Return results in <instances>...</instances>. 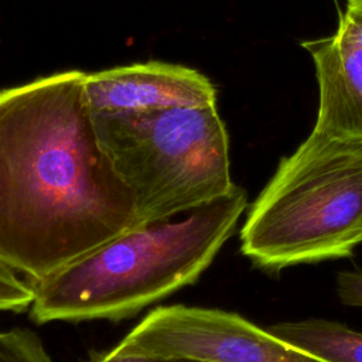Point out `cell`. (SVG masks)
<instances>
[{"mask_svg": "<svg viewBox=\"0 0 362 362\" xmlns=\"http://www.w3.org/2000/svg\"><path fill=\"white\" fill-rule=\"evenodd\" d=\"M115 349L195 362H325L236 313L182 304L154 308Z\"/></svg>", "mask_w": 362, "mask_h": 362, "instance_id": "5b68a950", "label": "cell"}, {"mask_svg": "<svg viewBox=\"0 0 362 362\" xmlns=\"http://www.w3.org/2000/svg\"><path fill=\"white\" fill-rule=\"evenodd\" d=\"M301 45L314 61L320 90L313 130L362 140V47L337 33Z\"/></svg>", "mask_w": 362, "mask_h": 362, "instance_id": "52a82bcc", "label": "cell"}, {"mask_svg": "<svg viewBox=\"0 0 362 362\" xmlns=\"http://www.w3.org/2000/svg\"><path fill=\"white\" fill-rule=\"evenodd\" d=\"M0 362H52L40 337L25 328L0 331Z\"/></svg>", "mask_w": 362, "mask_h": 362, "instance_id": "9c48e42d", "label": "cell"}, {"mask_svg": "<svg viewBox=\"0 0 362 362\" xmlns=\"http://www.w3.org/2000/svg\"><path fill=\"white\" fill-rule=\"evenodd\" d=\"M362 243V140L317 132L252 204L240 250L267 272L348 257Z\"/></svg>", "mask_w": 362, "mask_h": 362, "instance_id": "3957f363", "label": "cell"}, {"mask_svg": "<svg viewBox=\"0 0 362 362\" xmlns=\"http://www.w3.org/2000/svg\"><path fill=\"white\" fill-rule=\"evenodd\" d=\"M247 206L235 187L181 221L143 225L33 283L37 324L120 321L192 284L233 233Z\"/></svg>", "mask_w": 362, "mask_h": 362, "instance_id": "7a4b0ae2", "label": "cell"}, {"mask_svg": "<svg viewBox=\"0 0 362 362\" xmlns=\"http://www.w3.org/2000/svg\"><path fill=\"white\" fill-rule=\"evenodd\" d=\"M92 115L102 150L133 194L140 226L192 212L236 187L216 105Z\"/></svg>", "mask_w": 362, "mask_h": 362, "instance_id": "277c9868", "label": "cell"}, {"mask_svg": "<svg viewBox=\"0 0 362 362\" xmlns=\"http://www.w3.org/2000/svg\"><path fill=\"white\" fill-rule=\"evenodd\" d=\"M267 331L325 362H362V332L339 322L310 318L274 324Z\"/></svg>", "mask_w": 362, "mask_h": 362, "instance_id": "ba28073f", "label": "cell"}, {"mask_svg": "<svg viewBox=\"0 0 362 362\" xmlns=\"http://www.w3.org/2000/svg\"><path fill=\"white\" fill-rule=\"evenodd\" d=\"M335 33L362 47V0H346L345 13Z\"/></svg>", "mask_w": 362, "mask_h": 362, "instance_id": "7c38bea8", "label": "cell"}, {"mask_svg": "<svg viewBox=\"0 0 362 362\" xmlns=\"http://www.w3.org/2000/svg\"><path fill=\"white\" fill-rule=\"evenodd\" d=\"M68 69L0 89V264L41 281L139 228Z\"/></svg>", "mask_w": 362, "mask_h": 362, "instance_id": "6da1fadb", "label": "cell"}, {"mask_svg": "<svg viewBox=\"0 0 362 362\" xmlns=\"http://www.w3.org/2000/svg\"><path fill=\"white\" fill-rule=\"evenodd\" d=\"M83 89L93 113L216 105V89L204 74L161 61L85 72Z\"/></svg>", "mask_w": 362, "mask_h": 362, "instance_id": "8992f818", "label": "cell"}, {"mask_svg": "<svg viewBox=\"0 0 362 362\" xmlns=\"http://www.w3.org/2000/svg\"><path fill=\"white\" fill-rule=\"evenodd\" d=\"M337 291L342 304L362 307V270L341 272L337 277Z\"/></svg>", "mask_w": 362, "mask_h": 362, "instance_id": "8fae6325", "label": "cell"}, {"mask_svg": "<svg viewBox=\"0 0 362 362\" xmlns=\"http://www.w3.org/2000/svg\"><path fill=\"white\" fill-rule=\"evenodd\" d=\"M34 297L35 291L31 281L0 264V311H25L31 307Z\"/></svg>", "mask_w": 362, "mask_h": 362, "instance_id": "30bf717a", "label": "cell"}, {"mask_svg": "<svg viewBox=\"0 0 362 362\" xmlns=\"http://www.w3.org/2000/svg\"><path fill=\"white\" fill-rule=\"evenodd\" d=\"M90 362H195L188 359H177V358H164V356H148V355H132L122 354L115 348L98 354L93 356Z\"/></svg>", "mask_w": 362, "mask_h": 362, "instance_id": "4fadbf2b", "label": "cell"}]
</instances>
